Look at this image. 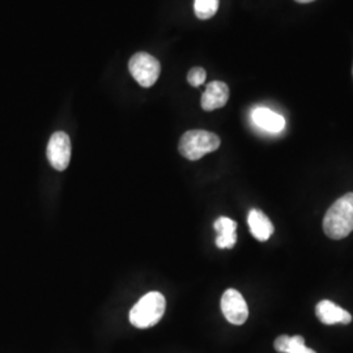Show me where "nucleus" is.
Returning <instances> with one entry per match:
<instances>
[{
  "mask_svg": "<svg viewBox=\"0 0 353 353\" xmlns=\"http://www.w3.org/2000/svg\"><path fill=\"white\" fill-rule=\"evenodd\" d=\"M48 159L50 161L51 166L58 170L63 172L71 161V140L70 137L63 132L58 131L51 135L49 144H48Z\"/></svg>",
  "mask_w": 353,
  "mask_h": 353,
  "instance_id": "nucleus-5",
  "label": "nucleus"
},
{
  "mask_svg": "<svg viewBox=\"0 0 353 353\" xmlns=\"http://www.w3.org/2000/svg\"><path fill=\"white\" fill-rule=\"evenodd\" d=\"M252 121L256 126L263 128L270 132H280L285 127V119L267 108H256L252 112Z\"/></svg>",
  "mask_w": 353,
  "mask_h": 353,
  "instance_id": "nucleus-10",
  "label": "nucleus"
},
{
  "mask_svg": "<svg viewBox=\"0 0 353 353\" xmlns=\"http://www.w3.org/2000/svg\"><path fill=\"white\" fill-rule=\"evenodd\" d=\"M297 3H301V4H306V3H312V1H314V0H296Z\"/></svg>",
  "mask_w": 353,
  "mask_h": 353,
  "instance_id": "nucleus-15",
  "label": "nucleus"
},
{
  "mask_svg": "<svg viewBox=\"0 0 353 353\" xmlns=\"http://www.w3.org/2000/svg\"><path fill=\"white\" fill-rule=\"evenodd\" d=\"M274 347L280 353H316L314 350L305 345V339L301 335H281L274 343Z\"/></svg>",
  "mask_w": 353,
  "mask_h": 353,
  "instance_id": "nucleus-12",
  "label": "nucleus"
},
{
  "mask_svg": "<svg viewBox=\"0 0 353 353\" xmlns=\"http://www.w3.org/2000/svg\"><path fill=\"white\" fill-rule=\"evenodd\" d=\"M323 230L331 240H343L353 232V192L334 203L323 219Z\"/></svg>",
  "mask_w": 353,
  "mask_h": 353,
  "instance_id": "nucleus-1",
  "label": "nucleus"
},
{
  "mask_svg": "<svg viewBox=\"0 0 353 353\" xmlns=\"http://www.w3.org/2000/svg\"><path fill=\"white\" fill-rule=\"evenodd\" d=\"M229 100V87L224 81H212L207 85L202 94V109L214 112L227 105Z\"/></svg>",
  "mask_w": 353,
  "mask_h": 353,
  "instance_id": "nucleus-8",
  "label": "nucleus"
},
{
  "mask_svg": "<svg viewBox=\"0 0 353 353\" xmlns=\"http://www.w3.org/2000/svg\"><path fill=\"white\" fill-rule=\"evenodd\" d=\"M316 314L318 319L327 326H332L336 323L341 325H350L352 322V316L339 307L336 303L328 300H323L321 303H318L316 307Z\"/></svg>",
  "mask_w": 353,
  "mask_h": 353,
  "instance_id": "nucleus-7",
  "label": "nucleus"
},
{
  "mask_svg": "<svg viewBox=\"0 0 353 353\" xmlns=\"http://www.w3.org/2000/svg\"><path fill=\"white\" fill-rule=\"evenodd\" d=\"M220 0H194V12L199 20L214 17L219 10Z\"/></svg>",
  "mask_w": 353,
  "mask_h": 353,
  "instance_id": "nucleus-13",
  "label": "nucleus"
},
{
  "mask_svg": "<svg viewBox=\"0 0 353 353\" xmlns=\"http://www.w3.org/2000/svg\"><path fill=\"white\" fill-rule=\"evenodd\" d=\"M214 230L217 232L216 246L219 249H232L237 242V224L229 217H219L214 224Z\"/></svg>",
  "mask_w": 353,
  "mask_h": 353,
  "instance_id": "nucleus-9",
  "label": "nucleus"
},
{
  "mask_svg": "<svg viewBox=\"0 0 353 353\" xmlns=\"http://www.w3.org/2000/svg\"><path fill=\"white\" fill-rule=\"evenodd\" d=\"M128 68L132 77L144 88H150L154 85L161 72L160 62L154 57H152L151 54L144 51L137 52L130 59Z\"/></svg>",
  "mask_w": 353,
  "mask_h": 353,
  "instance_id": "nucleus-4",
  "label": "nucleus"
},
{
  "mask_svg": "<svg viewBox=\"0 0 353 353\" xmlns=\"http://www.w3.org/2000/svg\"><path fill=\"white\" fill-rule=\"evenodd\" d=\"M221 144L220 138L210 131L190 130L182 135L178 144L179 153L190 161H198L203 156L217 151Z\"/></svg>",
  "mask_w": 353,
  "mask_h": 353,
  "instance_id": "nucleus-3",
  "label": "nucleus"
},
{
  "mask_svg": "<svg viewBox=\"0 0 353 353\" xmlns=\"http://www.w3.org/2000/svg\"><path fill=\"white\" fill-rule=\"evenodd\" d=\"M166 307L164 294L150 292L130 312V322L137 328H150L160 322Z\"/></svg>",
  "mask_w": 353,
  "mask_h": 353,
  "instance_id": "nucleus-2",
  "label": "nucleus"
},
{
  "mask_svg": "<svg viewBox=\"0 0 353 353\" xmlns=\"http://www.w3.org/2000/svg\"><path fill=\"white\" fill-rule=\"evenodd\" d=\"M248 223L252 236L261 242L270 240L274 234V225L271 220L259 210H252L248 216Z\"/></svg>",
  "mask_w": 353,
  "mask_h": 353,
  "instance_id": "nucleus-11",
  "label": "nucleus"
},
{
  "mask_svg": "<svg viewBox=\"0 0 353 353\" xmlns=\"http://www.w3.org/2000/svg\"><path fill=\"white\" fill-rule=\"evenodd\" d=\"M221 312L232 325L241 326L249 316V307L239 290H228L221 297Z\"/></svg>",
  "mask_w": 353,
  "mask_h": 353,
  "instance_id": "nucleus-6",
  "label": "nucleus"
},
{
  "mask_svg": "<svg viewBox=\"0 0 353 353\" xmlns=\"http://www.w3.org/2000/svg\"><path fill=\"white\" fill-rule=\"evenodd\" d=\"M207 79V72L202 67H194L188 74V81L191 87H201Z\"/></svg>",
  "mask_w": 353,
  "mask_h": 353,
  "instance_id": "nucleus-14",
  "label": "nucleus"
}]
</instances>
